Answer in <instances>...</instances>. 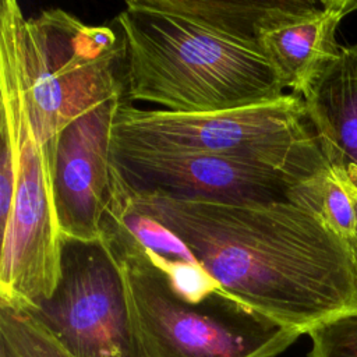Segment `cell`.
<instances>
[{
  "label": "cell",
  "instance_id": "6da1fadb",
  "mask_svg": "<svg viewBox=\"0 0 357 357\" xmlns=\"http://www.w3.org/2000/svg\"><path fill=\"white\" fill-rule=\"evenodd\" d=\"M121 185L132 209L165 227L222 291L254 312L303 335L357 311L350 247L311 211L291 201H185Z\"/></svg>",
  "mask_w": 357,
  "mask_h": 357
},
{
  "label": "cell",
  "instance_id": "7a4b0ae2",
  "mask_svg": "<svg viewBox=\"0 0 357 357\" xmlns=\"http://www.w3.org/2000/svg\"><path fill=\"white\" fill-rule=\"evenodd\" d=\"M126 46L131 100L174 113H213L273 102L284 95L254 40L231 36L192 17L128 0L116 17Z\"/></svg>",
  "mask_w": 357,
  "mask_h": 357
},
{
  "label": "cell",
  "instance_id": "3957f363",
  "mask_svg": "<svg viewBox=\"0 0 357 357\" xmlns=\"http://www.w3.org/2000/svg\"><path fill=\"white\" fill-rule=\"evenodd\" d=\"M100 238L124 280L132 357H276L301 336L220 289L184 296L155 255L109 212Z\"/></svg>",
  "mask_w": 357,
  "mask_h": 357
},
{
  "label": "cell",
  "instance_id": "277c9868",
  "mask_svg": "<svg viewBox=\"0 0 357 357\" xmlns=\"http://www.w3.org/2000/svg\"><path fill=\"white\" fill-rule=\"evenodd\" d=\"M15 36L17 56L32 130L52 170L59 132L95 106L123 98L126 46L105 25L49 8L25 17L15 0H3Z\"/></svg>",
  "mask_w": 357,
  "mask_h": 357
},
{
  "label": "cell",
  "instance_id": "5b68a950",
  "mask_svg": "<svg viewBox=\"0 0 357 357\" xmlns=\"http://www.w3.org/2000/svg\"><path fill=\"white\" fill-rule=\"evenodd\" d=\"M112 145L162 153H206L251 160L301 183L329 163L300 95L213 113L146 110L121 102Z\"/></svg>",
  "mask_w": 357,
  "mask_h": 357
},
{
  "label": "cell",
  "instance_id": "8992f818",
  "mask_svg": "<svg viewBox=\"0 0 357 357\" xmlns=\"http://www.w3.org/2000/svg\"><path fill=\"white\" fill-rule=\"evenodd\" d=\"M0 121L15 149V192L1 226L0 303L28 310L47 298L60 275V240L50 166L32 130L15 36L8 13L0 7Z\"/></svg>",
  "mask_w": 357,
  "mask_h": 357
},
{
  "label": "cell",
  "instance_id": "52a82bcc",
  "mask_svg": "<svg viewBox=\"0 0 357 357\" xmlns=\"http://www.w3.org/2000/svg\"><path fill=\"white\" fill-rule=\"evenodd\" d=\"M25 311L75 357H132L124 280L102 238L61 236L57 284Z\"/></svg>",
  "mask_w": 357,
  "mask_h": 357
},
{
  "label": "cell",
  "instance_id": "ba28073f",
  "mask_svg": "<svg viewBox=\"0 0 357 357\" xmlns=\"http://www.w3.org/2000/svg\"><path fill=\"white\" fill-rule=\"evenodd\" d=\"M113 169L132 194L226 204L289 201L298 184L271 166L206 153H162L112 145Z\"/></svg>",
  "mask_w": 357,
  "mask_h": 357
},
{
  "label": "cell",
  "instance_id": "9c48e42d",
  "mask_svg": "<svg viewBox=\"0 0 357 357\" xmlns=\"http://www.w3.org/2000/svg\"><path fill=\"white\" fill-rule=\"evenodd\" d=\"M123 98L106 100L67 124L57 135L52 162V197L59 231L96 240L114 192L112 127Z\"/></svg>",
  "mask_w": 357,
  "mask_h": 357
},
{
  "label": "cell",
  "instance_id": "30bf717a",
  "mask_svg": "<svg viewBox=\"0 0 357 357\" xmlns=\"http://www.w3.org/2000/svg\"><path fill=\"white\" fill-rule=\"evenodd\" d=\"M357 10V0H297L257 36L283 88L303 96L322 68L339 53L336 31Z\"/></svg>",
  "mask_w": 357,
  "mask_h": 357
},
{
  "label": "cell",
  "instance_id": "8fae6325",
  "mask_svg": "<svg viewBox=\"0 0 357 357\" xmlns=\"http://www.w3.org/2000/svg\"><path fill=\"white\" fill-rule=\"evenodd\" d=\"M331 166H357V45L342 46L301 96Z\"/></svg>",
  "mask_w": 357,
  "mask_h": 357
},
{
  "label": "cell",
  "instance_id": "7c38bea8",
  "mask_svg": "<svg viewBox=\"0 0 357 357\" xmlns=\"http://www.w3.org/2000/svg\"><path fill=\"white\" fill-rule=\"evenodd\" d=\"M158 8L192 17L236 38L257 42L258 32L290 11L297 0L219 1V0H151Z\"/></svg>",
  "mask_w": 357,
  "mask_h": 357
},
{
  "label": "cell",
  "instance_id": "4fadbf2b",
  "mask_svg": "<svg viewBox=\"0 0 357 357\" xmlns=\"http://www.w3.org/2000/svg\"><path fill=\"white\" fill-rule=\"evenodd\" d=\"M356 192L346 169L328 166L290 191L289 201L311 211L326 227L349 241L356 234Z\"/></svg>",
  "mask_w": 357,
  "mask_h": 357
},
{
  "label": "cell",
  "instance_id": "5bb4252c",
  "mask_svg": "<svg viewBox=\"0 0 357 357\" xmlns=\"http://www.w3.org/2000/svg\"><path fill=\"white\" fill-rule=\"evenodd\" d=\"M0 357H75L28 311L0 303Z\"/></svg>",
  "mask_w": 357,
  "mask_h": 357
},
{
  "label": "cell",
  "instance_id": "9a60e30c",
  "mask_svg": "<svg viewBox=\"0 0 357 357\" xmlns=\"http://www.w3.org/2000/svg\"><path fill=\"white\" fill-rule=\"evenodd\" d=\"M307 335L312 343L308 357H357V311L328 319Z\"/></svg>",
  "mask_w": 357,
  "mask_h": 357
},
{
  "label": "cell",
  "instance_id": "2e32d148",
  "mask_svg": "<svg viewBox=\"0 0 357 357\" xmlns=\"http://www.w3.org/2000/svg\"><path fill=\"white\" fill-rule=\"evenodd\" d=\"M354 205H356V215H357V192H356V199H354ZM349 247H350V251H351V255L354 258V262L357 265V227H356V234L351 240L347 241Z\"/></svg>",
  "mask_w": 357,
  "mask_h": 357
},
{
  "label": "cell",
  "instance_id": "e0dca14e",
  "mask_svg": "<svg viewBox=\"0 0 357 357\" xmlns=\"http://www.w3.org/2000/svg\"><path fill=\"white\" fill-rule=\"evenodd\" d=\"M346 172H347V176H349L351 184L357 188V166H349L346 169Z\"/></svg>",
  "mask_w": 357,
  "mask_h": 357
}]
</instances>
